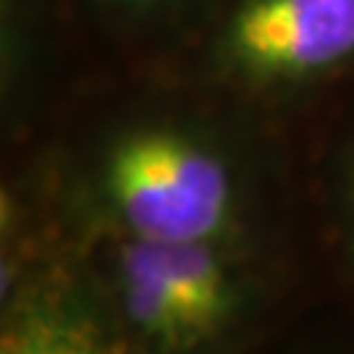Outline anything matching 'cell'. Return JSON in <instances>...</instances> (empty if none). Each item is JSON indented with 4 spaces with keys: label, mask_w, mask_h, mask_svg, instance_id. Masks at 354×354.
Masks as SVG:
<instances>
[{
    "label": "cell",
    "mask_w": 354,
    "mask_h": 354,
    "mask_svg": "<svg viewBox=\"0 0 354 354\" xmlns=\"http://www.w3.org/2000/svg\"><path fill=\"white\" fill-rule=\"evenodd\" d=\"M97 194L118 234L231 244L244 189L221 142L178 121L121 129L97 160Z\"/></svg>",
    "instance_id": "6da1fadb"
},
{
    "label": "cell",
    "mask_w": 354,
    "mask_h": 354,
    "mask_svg": "<svg viewBox=\"0 0 354 354\" xmlns=\"http://www.w3.org/2000/svg\"><path fill=\"white\" fill-rule=\"evenodd\" d=\"M113 317L147 354H207L252 310V281L223 241H150L118 234Z\"/></svg>",
    "instance_id": "7a4b0ae2"
},
{
    "label": "cell",
    "mask_w": 354,
    "mask_h": 354,
    "mask_svg": "<svg viewBox=\"0 0 354 354\" xmlns=\"http://www.w3.org/2000/svg\"><path fill=\"white\" fill-rule=\"evenodd\" d=\"M207 64L250 92H291L354 66V0H231Z\"/></svg>",
    "instance_id": "3957f363"
},
{
    "label": "cell",
    "mask_w": 354,
    "mask_h": 354,
    "mask_svg": "<svg viewBox=\"0 0 354 354\" xmlns=\"http://www.w3.org/2000/svg\"><path fill=\"white\" fill-rule=\"evenodd\" d=\"M113 313L66 286L24 291L3 323L0 354H137Z\"/></svg>",
    "instance_id": "277c9868"
},
{
    "label": "cell",
    "mask_w": 354,
    "mask_h": 354,
    "mask_svg": "<svg viewBox=\"0 0 354 354\" xmlns=\"http://www.w3.org/2000/svg\"><path fill=\"white\" fill-rule=\"evenodd\" d=\"M342 197H344V236H346V254H349V263H352L354 270V152L346 163V171H344V187H342Z\"/></svg>",
    "instance_id": "5b68a950"
},
{
    "label": "cell",
    "mask_w": 354,
    "mask_h": 354,
    "mask_svg": "<svg viewBox=\"0 0 354 354\" xmlns=\"http://www.w3.org/2000/svg\"><path fill=\"white\" fill-rule=\"evenodd\" d=\"M111 3L124 6V8H152V6H158L163 0H111Z\"/></svg>",
    "instance_id": "8992f818"
}]
</instances>
